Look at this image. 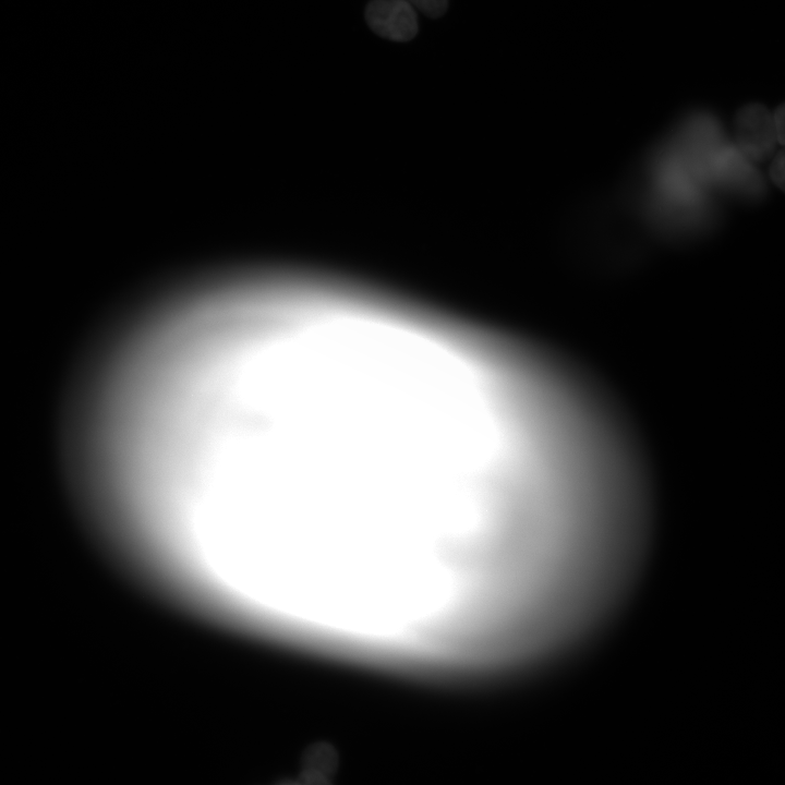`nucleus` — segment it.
<instances>
[{"label": "nucleus", "mask_w": 785, "mask_h": 785, "mask_svg": "<svg viewBox=\"0 0 785 785\" xmlns=\"http://www.w3.org/2000/svg\"><path fill=\"white\" fill-rule=\"evenodd\" d=\"M735 135L737 148L746 158L765 160L777 142L773 114L760 104L742 107L736 114Z\"/></svg>", "instance_id": "f257e3e1"}, {"label": "nucleus", "mask_w": 785, "mask_h": 785, "mask_svg": "<svg viewBox=\"0 0 785 785\" xmlns=\"http://www.w3.org/2000/svg\"><path fill=\"white\" fill-rule=\"evenodd\" d=\"M365 20L378 36L392 41H409L418 33V19L407 0H371Z\"/></svg>", "instance_id": "f03ea898"}, {"label": "nucleus", "mask_w": 785, "mask_h": 785, "mask_svg": "<svg viewBox=\"0 0 785 785\" xmlns=\"http://www.w3.org/2000/svg\"><path fill=\"white\" fill-rule=\"evenodd\" d=\"M413 8L432 19L440 17L447 10L448 0H407Z\"/></svg>", "instance_id": "7ed1b4c3"}, {"label": "nucleus", "mask_w": 785, "mask_h": 785, "mask_svg": "<svg viewBox=\"0 0 785 785\" xmlns=\"http://www.w3.org/2000/svg\"><path fill=\"white\" fill-rule=\"evenodd\" d=\"M770 177L785 192V148L774 157L770 168Z\"/></svg>", "instance_id": "20e7f679"}, {"label": "nucleus", "mask_w": 785, "mask_h": 785, "mask_svg": "<svg viewBox=\"0 0 785 785\" xmlns=\"http://www.w3.org/2000/svg\"><path fill=\"white\" fill-rule=\"evenodd\" d=\"M777 142L785 145V104L781 105L773 114Z\"/></svg>", "instance_id": "39448f33"}]
</instances>
